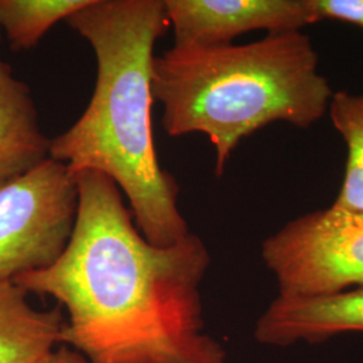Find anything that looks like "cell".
Instances as JSON below:
<instances>
[{"label":"cell","mask_w":363,"mask_h":363,"mask_svg":"<svg viewBox=\"0 0 363 363\" xmlns=\"http://www.w3.org/2000/svg\"><path fill=\"white\" fill-rule=\"evenodd\" d=\"M74 177L77 217L65 250L13 280L65 308L60 345L89 363H226L205 333V242L190 233L169 247L150 244L115 182L96 171Z\"/></svg>","instance_id":"obj_1"},{"label":"cell","mask_w":363,"mask_h":363,"mask_svg":"<svg viewBox=\"0 0 363 363\" xmlns=\"http://www.w3.org/2000/svg\"><path fill=\"white\" fill-rule=\"evenodd\" d=\"M65 22L89 42L97 78L85 112L50 140V157L73 175L96 171L115 182L150 244L179 242L191 232L178 206L179 184L159 163L151 123L154 48L169 27L164 0H91Z\"/></svg>","instance_id":"obj_2"},{"label":"cell","mask_w":363,"mask_h":363,"mask_svg":"<svg viewBox=\"0 0 363 363\" xmlns=\"http://www.w3.org/2000/svg\"><path fill=\"white\" fill-rule=\"evenodd\" d=\"M151 86L167 135L208 136L218 178L242 139L279 121L310 128L334 93L304 31L245 45L174 46L154 58Z\"/></svg>","instance_id":"obj_3"},{"label":"cell","mask_w":363,"mask_h":363,"mask_svg":"<svg viewBox=\"0 0 363 363\" xmlns=\"http://www.w3.org/2000/svg\"><path fill=\"white\" fill-rule=\"evenodd\" d=\"M280 296H322L363 286V214L330 208L286 222L261 244Z\"/></svg>","instance_id":"obj_4"},{"label":"cell","mask_w":363,"mask_h":363,"mask_svg":"<svg viewBox=\"0 0 363 363\" xmlns=\"http://www.w3.org/2000/svg\"><path fill=\"white\" fill-rule=\"evenodd\" d=\"M77 183L49 157L0 186V281L49 268L65 250L77 217Z\"/></svg>","instance_id":"obj_5"},{"label":"cell","mask_w":363,"mask_h":363,"mask_svg":"<svg viewBox=\"0 0 363 363\" xmlns=\"http://www.w3.org/2000/svg\"><path fill=\"white\" fill-rule=\"evenodd\" d=\"M175 48L232 45L250 31H303L318 16L311 0H164Z\"/></svg>","instance_id":"obj_6"},{"label":"cell","mask_w":363,"mask_h":363,"mask_svg":"<svg viewBox=\"0 0 363 363\" xmlns=\"http://www.w3.org/2000/svg\"><path fill=\"white\" fill-rule=\"evenodd\" d=\"M363 334V286L322 296H280L261 313L253 335L265 346L288 347L300 342Z\"/></svg>","instance_id":"obj_7"},{"label":"cell","mask_w":363,"mask_h":363,"mask_svg":"<svg viewBox=\"0 0 363 363\" xmlns=\"http://www.w3.org/2000/svg\"><path fill=\"white\" fill-rule=\"evenodd\" d=\"M50 140L40 128L30 86L0 61V186L48 160Z\"/></svg>","instance_id":"obj_8"},{"label":"cell","mask_w":363,"mask_h":363,"mask_svg":"<svg viewBox=\"0 0 363 363\" xmlns=\"http://www.w3.org/2000/svg\"><path fill=\"white\" fill-rule=\"evenodd\" d=\"M60 307L37 310L22 286L0 281V363H38L60 345Z\"/></svg>","instance_id":"obj_9"},{"label":"cell","mask_w":363,"mask_h":363,"mask_svg":"<svg viewBox=\"0 0 363 363\" xmlns=\"http://www.w3.org/2000/svg\"><path fill=\"white\" fill-rule=\"evenodd\" d=\"M327 113L347 147L345 178L331 208L363 214V91H334Z\"/></svg>","instance_id":"obj_10"},{"label":"cell","mask_w":363,"mask_h":363,"mask_svg":"<svg viewBox=\"0 0 363 363\" xmlns=\"http://www.w3.org/2000/svg\"><path fill=\"white\" fill-rule=\"evenodd\" d=\"M91 0H0V30L13 52L30 50L60 21Z\"/></svg>","instance_id":"obj_11"},{"label":"cell","mask_w":363,"mask_h":363,"mask_svg":"<svg viewBox=\"0 0 363 363\" xmlns=\"http://www.w3.org/2000/svg\"><path fill=\"white\" fill-rule=\"evenodd\" d=\"M318 21H339L363 28V0H311Z\"/></svg>","instance_id":"obj_12"},{"label":"cell","mask_w":363,"mask_h":363,"mask_svg":"<svg viewBox=\"0 0 363 363\" xmlns=\"http://www.w3.org/2000/svg\"><path fill=\"white\" fill-rule=\"evenodd\" d=\"M38 363H89L88 359L67 346L60 345Z\"/></svg>","instance_id":"obj_13"},{"label":"cell","mask_w":363,"mask_h":363,"mask_svg":"<svg viewBox=\"0 0 363 363\" xmlns=\"http://www.w3.org/2000/svg\"><path fill=\"white\" fill-rule=\"evenodd\" d=\"M0 40H1V30H0Z\"/></svg>","instance_id":"obj_14"}]
</instances>
